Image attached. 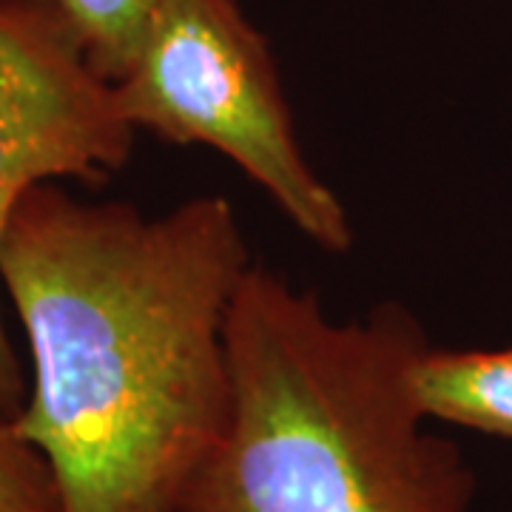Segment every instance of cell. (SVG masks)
Wrapping results in <instances>:
<instances>
[{
	"label": "cell",
	"instance_id": "obj_1",
	"mask_svg": "<svg viewBox=\"0 0 512 512\" xmlns=\"http://www.w3.org/2000/svg\"><path fill=\"white\" fill-rule=\"evenodd\" d=\"M251 265L217 194L160 217L57 183L20 200L0 248L32 365L15 427L60 512H180L231 421L225 330Z\"/></svg>",
	"mask_w": 512,
	"mask_h": 512
},
{
	"label": "cell",
	"instance_id": "obj_2",
	"mask_svg": "<svg viewBox=\"0 0 512 512\" xmlns=\"http://www.w3.org/2000/svg\"><path fill=\"white\" fill-rule=\"evenodd\" d=\"M225 336L231 421L180 512H470L473 467L413 399L430 342L404 305L336 322L251 265Z\"/></svg>",
	"mask_w": 512,
	"mask_h": 512
},
{
	"label": "cell",
	"instance_id": "obj_3",
	"mask_svg": "<svg viewBox=\"0 0 512 512\" xmlns=\"http://www.w3.org/2000/svg\"><path fill=\"white\" fill-rule=\"evenodd\" d=\"M114 94L134 131L220 151L311 242L350 251L348 211L299 146L274 52L239 0H163Z\"/></svg>",
	"mask_w": 512,
	"mask_h": 512
},
{
	"label": "cell",
	"instance_id": "obj_4",
	"mask_svg": "<svg viewBox=\"0 0 512 512\" xmlns=\"http://www.w3.org/2000/svg\"><path fill=\"white\" fill-rule=\"evenodd\" d=\"M134 126L94 72L57 0H0V248L40 183H106L131 157ZM29 376L0 316V419L15 421Z\"/></svg>",
	"mask_w": 512,
	"mask_h": 512
},
{
	"label": "cell",
	"instance_id": "obj_5",
	"mask_svg": "<svg viewBox=\"0 0 512 512\" xmlns=\"http://www.w3.org/2000/svg\"><path fill=\"white\" fill-rule=\"evenodd\" d=\"M424 419L512 439V348H427L410 370Z\"/></svg>",
	"mask_w": 512,
	"mask_h": 512
},
{
	"label": "cell",
	"instance_id": "obj_6",
	"mask_svg": "<svg viewBox=\"0 0 512 512\" xmlns=\"http://www.w3.org/2000/svg\"><path fill=\"white\" fill-rule=\"evenodd\" d=\"M72 20L94 72L117 86L143 49L163 0H57Z\"/></svg>",
	"mask_w": 512,
	"mask_h": 512
},
{
	"label": "cell",
	"instance_id": "obj_7",
	"mask_svg": "<svg viewBox=\"0 0 512 512\" xmlns=\"http://www.w3.org/2000/svg\"><path fill=\"white\" fill-rule=\"evenodd\" d=\"M0 512H60L46 458L23 439L15 421L0 419Z\"/></svg>",
	"mask_w": 512,
	"mask_h": 512
}]
</instances>
